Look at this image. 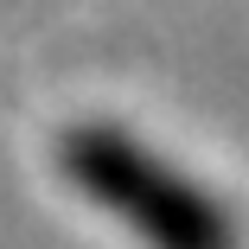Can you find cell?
Wrapping results in <instances>:
<instances>
[{"mask_svg": "<svg viewBox=\"0 0 249 249\" xmlns=\"http://www.w3.org/2000/svg\"><path fill=\"white\" fill-rule=\"evenodd\" d=\"M58 166L89 205L128 224L147 249H236V217L224 198H211L173 160H160L154 147H141L109 122L71 128L58 141Z\"/></svg>", "mask_w": 249, "mask_h": 249, "instance_id": "6da1fadb", "label": "cell"}]
</instances>
